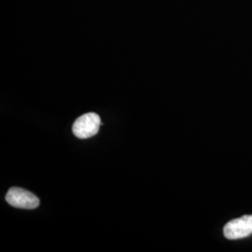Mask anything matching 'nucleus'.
Masks as SVG:
<instances>
[{
	"instance_id": "obj_1",
	"label": "nucleus",
	"mask_w": 252,
	"mask_h": 252,
	"mask_svg": "<svg viewBox=\"0 0 252 252\" xmlns=\"http://www.w3.org/2000/svg\"><path fill=\"white\" fill-rule=\"evenodd\" d=\"M99 115L94 112L85 113L78 118L73 125V134L77 137L84 139L96 135L101 126Z\"/></svg>"
},
{
	"instance_id": "obj_2",
	"label": "nucleus",
	"mask_w": 252,
	"mask_h": 252,
	"mask_svg": "<svg viewBox=\"0 0 252 252\" xmlns=\"http://www.w3.org/2000/svg\"><path fill=\"white\" fill-rule=\"evenodd\" d=\"M223 234L227 239H242L252 234V215L234 219L223 228Z\"/></svg>"
},
{
	"instance_id": "obj_3",
	"label": "nucleus",
	"mask_w": 252,
	"mask_h": 252,
	"mask_svg": "<svg viewBox=\"0 0 252 252\" xmlns=\"http://www.w3.org/2000/svg\"><path fill=\"white\" fill-rule=\"evenodd\" d=\"M6 201L11 207L23 209H34L39 206V200L35 194L18 187L9 189L6 195Z\"/></svg>"
}]
</instances>
